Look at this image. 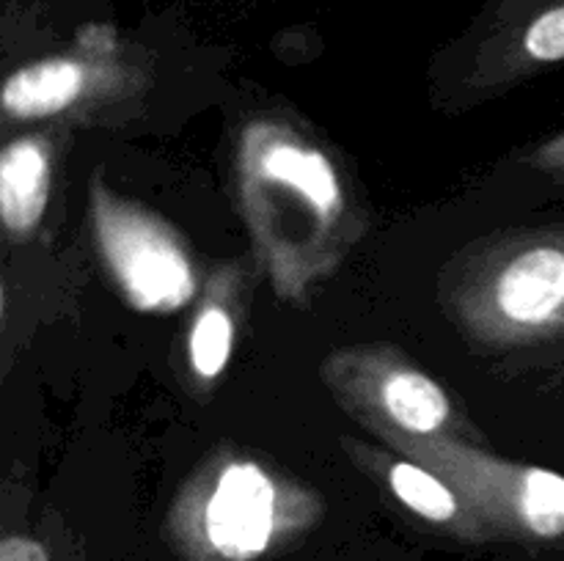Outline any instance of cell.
<instances>
[{"label": "cell", "mask_w": 564, "mask_h": 561, "mask_svg": "<svg viewBox=\"0 0 564 561\" xmlns=\"http://www.w3.org/2000/svg\"><path fill=\"white\" fill-rule=\"evenodd\" d=\"M235 196L279 300L301 306L367 234L369 218L334 152L297 119L259 113L237 132Z\"/></svg>", "instance_id": "6da1fadb"}, {"label": "cell", "mask_w": 564, "mask_h": 561, "mask_svg": "<svg viewBox=\"0 0 564 561\" xmlns=\"http://www.w3.org/2000/svg\"><path fill=\"white\" fill-rule=\"evenodd\" d=\"M325 501L275 462L218 449L185 479L163 537L180 561H268L323 522Z\"/></svg>", "instance_id": "7a4b0ae2"}, {"label": "cell", "mask_w": 564, "mask_h": 561, "mask_svg": "<svg viewBox=\"0 0 564 561\" xmlns=\"http://www.w3.org/2000/svg\"><path fill=\"white\" fill-rule=\"evenodd\" d=\"M449 322L474 346L527 350L564 339V226L490 234L438 278Z\"/></svg>", "instance_id": "3957f363"}, {"label": "cell", "mask_w": 564, "mask_h": 561, "mask_svg": "<svg viewBox=\"0 0 564 561\" xmlns=\"http://www.w3.org/2000/svg\"><path fill=\"white\" fill-rule=\"evenodd\" d=\"M400 454L433 468L482 517L496 542L564 544V476L505 460L471 440L383 435Z\"/></svg>", "instance_id": "277c9868"}, {"label": "cell", "mask_w": 564, "mask_h": 561, "mask_svg": "<svg viewBox=\"0 0 564 561\" xmlns=\"http://www.w3.org/2000/svg\"><path fill=\"white\" fill-rule=\"evenodd\" d=\"M94 245L124 302L143 314H174L202 295L193 253L158 212L94 176L88 193Z\"/></svg>", "instance_id": "5b68a950"}, {"label": "cell", "mask_w": 564, "mask_h": 561, "mask_svg": "<svg viewBox=\"0 0 564 561\" xmlns=\"http://www.w3.org/2000/svg\"><path fill=\"white\" fill-rule=\"evenodd\" d=\"M325 385L375 435L468 440L466 416L446 388L391 344L334 350L319 366Z\"/></svg>", "instance_id": "8992f818"}, {"label": "cell", "mask_w": 564, "mask_h": 561, "mask_svg": "<svg viewBox=\"0 0 564 561\" xmlns=\"http://www.w3.org/2000/svg\"><path fill=\"white\" fill-rule=\"evenodd\" d=\"M141 80L113 58L97 53L58 55L20 66L6 77L0 108L6 121H47L86 116L110 102L138 97Z\"/></svg>", "instance_id": "52a82bcc"}, {"label": "cell", "mask_w": 564, "mask_h": 561, "mask_svg": "<svg viewBox=\"0 0 564 561\" xmlns=\"http://www.w3.org/2000/svg\"><path fill=\"white\" fill-rule=\"evenodd\" d=\"M350 460L378 479L411 515L424 520L427 526L438 528V531L449 534V537L460 539V542L471 544H488L496 542L490 528L485 526L482 517L466 504L460 493L446 482L444 476L433 471V468L422 465V462L411 460L405 454H391V451L372 449V446L361 443V440H341Z\"/></svg>", "instance_id": "ba28073f"}, {"label": "cell", "mask_w": 564, "mask_h": 561, "mask_svg": "<svg viewBox=\"0 0 564 561\" xmlns=\"http://www.w3.org/2000/svg\"><path fill=\"white\" fill-rule=\"evenodd\" d=\"M248 278L240 262L213 270L202 286L191 328L185 336V361L196 394H209L226 374L237 344V330L246 314Z\"/></svg>", "instance_id": "9c48e42d"}, {"label": "cell", "mask_w": 564, "mask_h": 561, "mask_svg": "<svg viewBox=\"0 0 564 561\" xmlns=\"http://www.w3.org/2000/svg\"><path fill=\"white\" fill-rule=\"evenodd\" d=\"M53 187V143L42 132L9 141L0 154V220L6 237L31 240L42 223Z\"/></svg>", "instance_id": "30bf717a"}, {"label": "cell", "mask_w": 564, "mask_h": 561, "mask_svg": "<svg viewBox=\"0 0 564 561\" xmlns=\"http://www.w3.org/2000/svg\"><path fill=\"white\" fill-rule=\"evenodd\" d=\"M0 561H53L47 542L22 531H6L0 539Z\"/></svg>", "instance_id": "8fae6325"}, {"label": "cell", "mask_w": 564, "mask_h": 561, "mask_svg": "<svg viewBox=\"0 0 564 561\" xmlns=\"http://www.w3.org/2000/svg\"><path fill=\"white\" fill-rule=\"evenodd\" d=\"M527 165H532L534 170H543V174L560 176L564 179V132L549 138L540 146H534L527 154Z\"/></svg>", "instance_id": "7c38bea8"}]
</instances>
